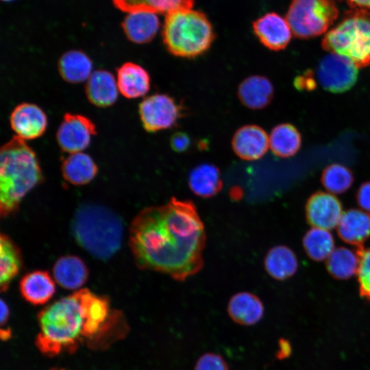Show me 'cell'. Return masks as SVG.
Returning <instances> with one entry per match:
<instances>
[{
	"label": "cell",
	"instance_id": "2e32d148",
	"mask_svg": "<svg viewBox=\"0 0 370 370\" xmlns=\"http://www.w3.org/2000/svg\"><path fill=\"white\" fill-rule=\"evenodd\" d=\"M150 76L141 66L125 62L116 70V82L119 92L126 98L145 96L150 88Z\"/></svg>",
	"mask_w": 370,
	"mask_h": 370
},
{
	"label": "cell",
	"instance_id": "ba28073f",
	"mask_svg": "<svg viewBox=\"0 0 370 370\" xmlns=\"http://www.w3.org/2000/svg\"><path fill=\"white\" fill-rule=\"evenodd\" d=\"M358 66L349 58L330 52L319 62L317 77L321 86L332 92L341 93L356 83Z\"/></svg>",
	"mask_w": 370,
	"mask_h": 370
},
{
	"label": "cell",
	"instance_id": "52a82bcc",
	"mask_svg": "<svg viewBox=\"0 0 370 370\" xmlns=\"http://www.w3.org/2000/svg\"><path fill=\"white\" fill-rule=\"evenodd\" d=\"M338 15L333 0H293L286 20L295 36L308 38L326 32Z\"/></svg>",
	"mask_w": 370,
	"mask_h": 370
},
{
	"label": "cell",
	"instance_id": "836d02e7",
	"mask_svg": "<svg viewBox=\"0 0 370 370\" xmlns=\"http://www.w3.org/2000/svg\"><path fill=\"white\" fill-rule=\"evenodd\" d=\"M194 370H230L227 362L219 354L208 352L197 360Z\"/></svg>",
	"mask_w": 370,
	"mask_h": 370
},
{
	"label": "cell",
	"instance_id": "603a6c76",
	"mask_svg": "<svg viewBox=\"0 0 370 370\" xmlns=\"http://www.w3.org/2000/svg\"><path fill=\"white\" fill-rule=\"evenodd\" d=\"M64 179L76 186L89 183L96 176L98 168L92 158L87 153H70L61 164Z\"/></svg>",
	"mask_w": 370,
	"mask_h": 370
},
{
	"label": "cell",
	"instance_id": "8fae6325",
	"mask_svg": "<svg viewBox=\"0 0 370 370\" xmlns=\"http://www.w3.org/2000/svg\"><path fill=\"white\" fill-rule=\"evenodd\" d=\"M10 123L16 136L25 140H31L39 138L45 133L47 119L37 105L22 103L12 111Z\"/></svg>",
	"mask_w": 370,
	"mask_h": 370
},
{
	"label": "cell",
	"instance_id": "6da1fadb",
	"mask_svg": "<svg viewBox=\"0 0 370 370\" xmlns=\"http://www.w3.org/2000/svg\"><path fill=\"white\" fill-rule=\"evenodd\" d=\"M206 240L195 205L176 197L143 209L130 227L129 243L137 267L180 282L202 269Z\"/></svg>",
	"mask_w": 370,
	"mask_h": 370
},
{
	"label": "cell",
	"instance_id": "ac0fdd59",
	"mask_svg": "<svg viewBox=\"0 0 370 370\" xmlns=\"http://www.w3.org/2000/svg\"><path fill=\"white\" fill-rule=\"evenodd\" d=\"M23 299L33 305L47 303L56 293L53 280L46 271L37 270L25 274L19 283Z\"/></svg>",
	"mask_w": 370,
	"mask_h": 370
},
{
	"label": "cell",
	"instance_id": "cb8c5ba5",
	"mask_svg": "<svg viewBox=\"0 0 370 370\" xmlns=\"http://www.w3.org/2000/svg\"><path fill=\"white\" fill-rule=\"evenodd\" d=\"M188 185L197 196L211 197L222 188L219 169L210 163H202L193 168L188 175Z\"/></svg>",
	"mask_w": 370,
	"mask_h": 370
},
{
	"label": "cell",
	"instance_id": "30bf717a",
	"mask_svg": "<svg viewBox=\"0 0 370 370\" xmlns=\"http://www.w3.org/2000/svg\"><path fill=\"white\" fill-rule=\"evenodd\" d=\"M95 134V125L90 119L79 114L65 113L57 130L56 140L60 149L70 154L86 149Z\"/></svg>",
	"mask_w": 370,
	"mask_h": 370
},
{
	"label": "cell",
	"instance_id": "d590c367",
	"mask_svg": "<svg viewBox=\"0 0 370 370\" xmlns=\"http://www.w3.org/2000/svg\"><path fill=\"white\" fill-rule=\"evenodd\" d=\"M357 201L361 210L370 212V182L364 183L359 188Z\"/></svg>",
	"mask_w": 370,
	"mask_h": 370
},
{
	"label": "cell",
	"instance_id": "9c48e42d",
	"mask_svg": "<svg viewBox=\"0 0 370 370\" xmlns=\"http://www.w3.org/2000/svg\"><path fill=\"white\" fill-rule=\"evenodd\" d=\"M138 111L143 126L149 132L172 127L181 116L180 106L165 94L147 97L140 103Z\"/></svg>",
	"mask_w": 370,
	"mask_h": 370
},
{
	"label": "cell",
	"instance_id": "8d00e7d4",
	"mask_svg": "<svg viewBox=\"0 0 370 370\" xmlns=\"http://www.w3.org/2000/svg\"><path fill=\"white\" fill-rule=\"evenodd\" d=\"M295 84L299 89L312 90L315 87L316 83L310 74H305L297 77Z\"/></svg>",
	"mask_w": 370,
	"mask_h": 370
},
{
	"label": "cell",
	"instance_id": "7c38bea8",
	"mask_svg": "<svg viewBox=\"0 0 370 370\" xmlns=\"http://www.w3.org/2000/svg\"><path fill=\"white\" fill-rule=\"evenodd\" d=\"M343 213L338 199L328 192L314 194L306 206L307 219L312 227L329 230L337 227Z\"/></svg>",
	"mask_w": 370,
	"mask_h": 370
},
{
	"label": "cell",
	"instance_id": "d6a6232c",
	"mask_svg": "<svg viewBox=\"0 0 370 370\" xmlns=\"http://www.w3.org/2000/svg\"><path fill=\"white\" fill-rule=\"evenodd\" d=\"M357 278L362 297L370 301V249L360 248Z\"/></svg>",
	"mask_w": 370,
	"mask_h": 370
},
{
	"label": "cell",
	"instance_id": "7bdbcfd3",
	"mask_svg": "<svg viewBox=\"0 0 370 370\" xmlns=\"http://www.w3.org/2000/svg\"><path fill=\"white\" fill-rule=\"evenodd\" d=\"M2 1H13V0H2Z\"/></svg>",
	"mask_w": 370,
	"mask_h": 370
},
{
	"label": "cell",
	"instance_id": "f1b7e54d",
	"mask_svg": "<svg viewBox=\"0 0 370 370\" xmlns=\"http://www.w3.org/2000/svg\"><path fill=\"white\" fill-rule=\"evenodd\" d=\"M115 7L130 13L136 11H148L165 13L186 8H191L194 0H112Z\"/></svg>",
	"mask_w": 370,
	"mask_h": 370
},
{
	"label": "cell",
	"instance_id": "277c9868",
	"mask_svg": "<svg viewBox=\"0 0 370 370\" xmlns=\"http://www.w3.org/2000/svg\"><path fill=\"white\" fill-rule=\"evenodd\" d=\"M77 243L93 257L107 260L120 249L123 225L121 217L97 204L79 206L71 223Z\"/></svg>",
	"mask_w": 370,
	"mask_h": 370
},
{
	"label": "cell",
	"instance_id": "7a4b0ae2",
	"mask_svg": "<svg viewBox=\"0 0 370 370\" xmlns=\"http://www.w3.org/2000/svg\"><path fill=\"white\" fill-rule=\"evenodd\" d=\"M119 318V312L110 310L108 298L82 288L38 313L40 330L35 343L48 356L73 352L85 340L99 336Z\"/></svg>",
	"mask_w": 370,
	"mask_h": 370
},
{
	"label": "cell",
	"instance_id": "e575fe53",
	"mask_svg": "<svg viewBox=\"0 0 370 370\" xmlns=\"http://www.w3.org/2000/svg\"><path fill=\"white\" fill-rule=\"evenodd\" d=\"M189 136L182 132L175 133L171 138L170 144L172 149L176 152H184L190 146Z\"/></svg>",
	"mask_w": 370,
	"mask_h": 370
},
{
	"label": "cell",
	"instance_id": "f546056e",
	"mask_svg": "<svg viewBox=\"0 0 370 370\" xmlns=\"http://www.w3.org/2000/svg\"><path fill=\"white\" fill-rule=\"evenodd\" d=\"M303 245L307 255L312 260H327L335 249V242L329 230L312 227L305 234Z\"/></svg>",
	"mask_w": 370,
	"mask_h": 370
},
{
	"label": "cell",
	"instance_id": "ffe728a7",
	"mask_svg": "<svg viewBox=\"0 0 370 370\" xmlns=\"http://www.w3.org/2000/svg\"><path fill=\"white\" fill-rule=\"evenodd\" d=\"M336 228L343 241L360 246L370 236V214L361 209L348 210L343 212Z\"/></svg>",
	"mask_w": 370,
	"mask_h": 370
},
{
	"label": "cell",
	"instance_id": "9a60e30c",
	"mask_svg": "<svg viewBox=\"0 0 370 370\" xmlns=\"http://www.w3.org/2000/svg\"><path fill=\"white\" fill-rule=\"evenodd\" d=\"M119 91L116 79L112 73L103 69L92 71L85 86L88 101L101 108L113 105L118 98Z\"/></svg>",
	"mask_w": 370,
	"mask_h": 370
},
{
	"label": "cell",
	"instance_id": "7402d4cb",
	"mask_svg": "<svg viewBox=\"0 0 370 370\" xmlns=\"http://www.w3.org/2000/svg\"><path fill=\"white\" fill-rule=\"evenodd\" d=\"M273 95V87L267 77L253 75L244 79L238 86L241 101L251 109H260L269 104Z\"/></svg>",
	"mask_w": 370,
	"mask_h": 370
},
{
	"label": "cell",
	"instance_id": "4fadbf2b",
	"mask_svg": "<svg viewBox=\"0 0 370 370\" xmlns=\"http://www.w3.org/2000/svg\"><path fill=\"white\" fill-rule=\"evenodd\" d=\"M253 29L259 40L267 48L278 51L289 43L292 31L287 22L276 13H267L253 23Z\"/></svg>",
	"mask_w": 370,
	"mask_h": 370
},
{
	"label": "cell",
	"instance_id": "484cf974",
	"mask_svg": "<svg viewBox=\"0 0 370 370\" xmlns=\"http://www.w3.org/2000/svg\"><path fill=\"white\" fill-rule=\"evenodd\" d=\"M0 288L5 291L21 270L22 256L17 245L4 234L0 236Z\"/></svg>",
	"mask_w": 370,
	"mask_h": 370
},
{
	"label": "cell",
	"instance_id": "8992f818",
	"mask_svg": "<svg viewBox=\"0 0 370 370\" xmlns=\"http://www.w3.org/2000/svg\"><path fill=\"white\" fill-rule=\"evenodd\" d=\"M323 47L344 56L358 66L370 64V14L364 10L349 14L323 39Z\"/></svg>",
	"mask_w": 370,
	"mask_h": 370
},
{
	"label": "cell",
	"instance_id": "f35d334b",
	"mask_svg": "<svg viewBox=\"0 0 370 370\" xmlns=\"http://www.w3.org/2000/svg\"><path fill=\"white\" fill-rule=\"evenodd\" d=\"M10 316V309L6 302L1 299V328L7 323Z\"/></svg>",
	"mask_w": 370,
	"mask_h": 370
},
{
	"label": "cell",
	"instance_id": "4dcf8cb0",
	"mask_svg": "<svg viewBox=\"0 0 370 370\" xmlns=\"http://www.w3.org/2000/svg\"><path fill=\"white\" fill-rule=\"evenodd\" d=\"M326 260L329 272L336 278L345 280L357 273L359 264L358 251L346 247H337Z\"/></svg>",
	"mask_w": 370,
	"mask_h": 370
},
{
	"label": "cell",
	"instance_id": "60d3db41",
	"mask_svg": "<svg viewBox=\"0 0 370 370\" xmlns=\"http://www.w3.org/2000/svg\"><path fill=\"white\" fill-rule=\"evenodd\" d=\"M0 336L3 341H7L11 337V330L10 328H1Z\"/></svg>",
	"mask_w": 370,
	"mask_h": 370
},
{
	"label": "cell",
	"instance_id": "4316f807",
	"mask_svg": "<svg viewBox=\"0 0 370 370\" xmlns=\"http://www.w3.org/2000/svg\"><path fill=\"white\" fill-rule=\"evenodd\" d=\"M264 267L270 276L278 280L287 279L297 271L298 261L288 247L278 245L271 248L264 258Z\"/></svg>",
	"mask_w": 370,
	"mask_h": 370
},
{
	"label": "cell",
	"instance_id": "5bb4252c",
	"mask_svg": "<svg viewBox=\"0 0 370 370\" xmlns=\"http://www.w3.org/2000/svg\"><path fill=\"white\" fill-rule=\"evenodd\" d=\"M232 145L235 153L244 160H256L262 158L269 147L266 132L256 125L239 128L233 136Z\"/></svg>",
	"mask_w": 370,
	"mask_h": 370
},
{
	"label": "cell",
	"instance_id": "1f68e13d",
	"mask_svg": "<svg viewBox=\"0 0 370 370\" xmlns=\"http://www.w3.org/2000/svg\"><path fill=\"white\" fill-rule=\"evenodd\" d=\"M354 180L351 171L340 164H332L327 166L321 176V182L327 192L333 195L341 194L347 190Z\"/></svg>",
	"mask_w": 370,
	"mask_h": 370
},
{
	"label": "cell",
	"instance_id": "3957f363",
	"mask_svg": "<svg viewBox=\"0 0 370 370\" xmlns=\"http://www.w3.org/2000/svg\"><path fill=\"white\" fill-rule=\"evenodd\" d=\"M42 179L33 149L25 140L14 136L0 150V213L15 212L25 196Z\"/></svg>",
	"mask_w": 370,
	"mask_h": 370
},
{
	"label": "cell",
	"instance_id": "83f0119b",
	"mask_svg": "<svg viewBox=\"0 0 370 370\" xmlns=\"http://www.w3.org/2000/svg\"><path fill=\"white\" fill-rule=\"evenodd\" d=\"M269 147L272 152L282 158L295 155L299 149L301 138L297 129L288 123L275 126L269 136Z\"/></svg>",
	"mask_w": 370,
	"mask_h": 370
},
{
	"label": "cell",
	"instance_id": "b9f144b4",
	"mask_svg": "<svg viewBox=\"0 0 370 370\" xmlns=\"http://www.w3.org/2000/svg\"><path fill=\"white\" fill-rule=\"evenodd\" d=\"M51 370H64V369H58V368H54V369H52Z\"/></svg>",
	"mask_w": 370,
	"mask_h": 370
},
{
	"label": "cell",
	"instance_id": "d4e9b609",
	"mask_svg": "<svg viewBox=\"0 0 370 370\" xmlns=\"http://www.w3.org/2000/svg\"><path fill=\"white\" fill-rule=\"evenodd\" d=\"M58 68L62 78L69 83H81L89 78L92 73V62L83 51L71 50L59 59Z\"/></svg>",
	"mask_w": 370,
	"mask_h": 370
},
{
	"label": "cell",
	"instance_id": "ab89813d",
	"mask_svg": "<svg viewBox=\"0 0 370 370\" xmlns=\"http://www.w3.org/2000/svg\"><path fill=\"white\" fill-rule=\"evenodd\" d=\"M350 5L370 9V0H345Z\"/></svg>",
	"mask_w": 370,
	"mask_h": 370
},
{
	"label": "cell",
	"instance_id": "5b68a950",
	"mask_svg": "<svg viewBox=\"0 0 370 370\" xmlns=\"http://www.w3.org/2000/svg\"><path fill=\"white\" fill-rule=\"evenodd\" d=\"M162 38L171 53L178 57L194 58L209 49L214 34L204 14L186 8L166 14Z\"/></svg>",
	"mask_w": 370,
	"mask_h": 370
},
{
	"label": "cell",
	"instance_id": "e0dca14e",
	"mask_svg": "<svg viewBox=\"0 0 370 370\" xmlns=\"http://www.w3.org/2000/svg\"><path fill=\"white\" fill-rule=\"evenodd\" d=\"M227 313L231 319L241 325H253L263 317L264 305L260 299L249 292L234 294L229 300Z\"/></svg>",
	"mask_w": 370,
	"mask_h": 370
},
{
	"label": "cell",
	"instance_id": "44dd1931",
	"mask_svg": "<svg viewBox=\"0 0 370 370\" xmlns=\"http://www.w3.org/2000/svg\"><path fill=\"white\" fill-rule=\"evenodd\" d=\"M53 275L60 286L74 290L85 284L88 277V269L80 258L72 255L64 256L54 264Z\"/></svg>",
	"mask_w": 370,
	"mask_h": 370
},
{
	"label": "cell",
	"instance_id": "74e56055",
	"mask_svg": "<svg viewBox=\"0 0 370 370\" xmlns=\"http://www.w3.org/2000/svg\"><path fill=\"white\" fill-rule=\"evenodd\" d=\"M278 346V350L276 353V357L278 359L282 360L290 356L291 354V346L286 339L280 338Z\"/></svg>",
	"mask_w": 370,
	"mask_h": 370
},
{
	"label": "cell",
	"instance_id": "d6986e66",
	"mask_svg": "<svg viewBox=\"0 0 370 370\" xmlns=\"http://www.w3.org/2000/svg\"><path fill=\"white\" fill-rule=\"evenodd\" d=\"M159 27L160 21L156 13L148 11L127 13L122 23L127 39L137 44L150 42L156 35Z\"/></svg>",
	"mask_w": 370,
	"mask_h": 370
}]
</instances>
